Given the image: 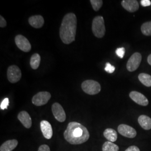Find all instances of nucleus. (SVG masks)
<instances>
[{
  "label": "nucleus",
  "mask_w": 151,
  "mask_h": 151,
  "mask_svg": "<svg viewBox=\"0 0 151 151\" xmlns=\"http://www.w3.org/2000/svg\"><path fill=\"white\" fill-rule=\"evenodd\" d=\"M64 137L71 145H81L89 139L90 133L85 126L73 122L68 124L64 132Z\"/></svg>",
  "instance_id": "obj_1"
},
{
  "label": "nucleus",
  "mask_w": 151,
  "mask_h": 151,
  "mask_svg": "<svg viewBox=\"0 0 151 151\" xmlns=\"http://www.w3.org/2000/svg\"><path fill=\"white\" fill-rule=\"evenodd\" d=\"M77 22V17L73 13H68L64 16L60 27V36L65 44H70L75 40Z\"/></svg>",
  "instance_id": "obj_2"
},
{
  "label": "nucleus",
  "mask_w": 151,
  "mask_h": 151,
  "mask_svg": "<svg viewBox=\"0 0 151 151\" xmlns=\"http://www.w3.org/2000/svg\"><path fill=\"white\" fill-rule=\"evenodd\" d=\"M92 30L93 35L97 38H101L104 36L106 29L103 16H97L93 19L92 24Z\"/></svg>",
  "instance_id": "obj_3"
},
{
  "label": "nucleus",
  "mask_w": 151,
  "mask_h": 151,
  "mask_svg": "<svg viewBox=\"0 0 151 151\" xmlns=\"http://www.w3.org/2000/svg\"><path fill=\"white\" fill-rule=\"evenodd\" d=\"M81 87L83 91L90 95H96L101 91V86L97 81L88 80L82 82Z\"/></svg>",
  "instance_id": "obj_4"
},
{
  "label": "nucleus",
  "mask_w": 151,
  "mask_h": 151,
  "mask_svg": "<svg viewBox=\"0 0 151 151\" xmlns=\"http://www.w3.org/2000/svg\"><path fill=\"white\" fill-rule=\"evenodd\" d=\"M50 97L51 95L48 92H39L32 97V103L36 106H40L47 104Z\"/></svg>",
  "instance_id": "obj_5"
},
{
  "label": "nucleus",
  "mask_w": 151,
  "mask_h": 151,
  "mask_svg": "<svg viewBox=\"0 0 151 151\" xmlns=\"http://www.w3.org/2000/svg\"><path fill=\"white\" fill-rule=\"evenodd\" d=\"M7 75L9 81L11 83H14L20 80L22 77V72L19 67L12 65L8 68Z\"/></svg>",
  "instance_id": "obj_6"
},
{
  "label": "nucleus",
  "mask_w": 151,
  "mask_h": 151,
  "mask_svg": "<svg viewBox=\"0 0 151 151\" xmlns=\"http://www.w3.org/2000/svg\"><path fill=\"white\" fill-rule=\"evenodd\" d=\"M142 61V55L139 53L136 52L133 54L128 60L127 64V70L133 72L138 69Z\"/></svg>",
  "instance_id": "obj_7"
},
{
  "label": "nucleus",
  "mask_w": 151,
  "mask_h": 151,
  "mask_svg": "<svg viewBox=\"0 0 151 151\" xmlns=\"http://www.w3.org/2000/svg\"><path fill=\"white\" fill-rule=\"evenodd\" d=\"M15 41L17 47L22 51L28 52L31 50V44L27 38H25L23 35H17L15 38Z\"/></svg>",
  "instance_id": "obj_8"
},
{
  "label": "nucleus",
  "mask_w": 151,
  "mask_h": 151,
  "mask_svg": "<svg viewBox=\"0 0 151 151\" xmlns=\"http://www.w3.org/2000/svg\"><path fill=\"white\" fill-rule=\"evenodd\" d=\"M52 113L54 118L60 122H64L66 118V115L63 107L59 103H55L52 107Z\"/></svg>",
  "instance_id": "obj_9"
},
{
  "label": "nucleus",
  "mask_w": 151,
  "mask_h": 151,
  "mask_svg": "<svg viewBox=\"0 0 151 151\" xmlns=\"http://www.w3.org/2000/svg\"><path fill=\"white\" fill-rule=\"evenodd\" d=\"M118 130L119 133L125 137L133 138L137 135V132L133 128L126 124L119 125Z\"/></svg>",
  "instance_id": "obj_10"
},
{
  "label": "nucleus",
  "mask_w": 151,
  "mask_h": 151,
  "mask_svg": "<svg viewBox=\"0 0 151 151\" xmlns=\"http://www.w3.org/2000/svg\"><path fill=\"white\" fill-rule=\"evenodd\" d=\"M129 97L133 101L139 105L145 106L148 104V100L147 97L139 92H130Z\"/></svg>",
  "instance_id": "obj_11"
},
{
  "label": "nucleus",
  "mask_w": 151,
  "mask_h": 151,
  "mask_svg": "<svg viewBox=\"0 0 151 151\" xmlns=\"http://www.w3.org/2000/svg\"><path fill=\"white\" fill-rule=\"evenodd\" d=\"M40 129L44 137L50 139L53 136V129L51 124L47 120H42L40 122Z\"/></svg>",
  "instance_id": "obj_12"
},
{
  "label": "nucleus",
  "mask_w": 151,
  "mask_h": 151,
  "mask_svg": "<svg viewBox=\"0 0 151 151\" xmlns=\"http://www.w3.org/2000/svg\"><path fill=\"white\" fill-rule=\"evenodd\" d=\"M17 118L20 121L24 127L26 128H30L32 125V120L30 116L27 112L22 111L17 115Z\"/></svg>",
  "instance_id": "obj_13"
},
{
  "label": "nucleus",
  "mask_w": 151,
  "mask_h": 151,
  "mask_svg": "<svg viewBox=\"0 0 151 151\" xmlns=\"http://www.w3.org/2000/svg\"><path fill=\"white\" fill-rule=\"evenodd\" d=\"M122 5L127 11L133 12L139 9V4L135 0H123L122 1Z\"/></svg>",
  "instance_id": "obj_14"
},
{
  "label": "nucleus",
  "mask_w": 151,
  "mask_h": 151,
  "mask_svg": "<svg viewBox=\"0 0 151 151\" xmlns=\"http://www.w3.org/2000/svg\"><path fill=\"white\" fill-rule=\"evenodd\" d=\"M29 23L32 27L38 29L43 26L44 20L41 15H34L29 19Z\"/></svg>",
  "instance_id": "obj_15"
},
{
  "label": "nucleus",
  "mask_w": 151,
  "mask_h": 151,
  "mask_svg": "<svg viewBox=\"0 0 151 151\" xmlns=\"http://www.w3.org/2000/svg\"><path fill=\"white\" fill-rule=\"evenodd\" d=\"M18 145V141L16 139H12L6 141L0 147V151H13Z\"/></svg>",
  "instance_id": "obj_16"
},
{
  "label": "nucleus",
  "mask_w": 151,
  "mask_h": 151,
  "mask_svg": "<svg viewBox=\"0 0 151 151\" xmlns=\"http://www.w3.org/2000/svg\"><path fill=\"white\" fill-rule=\"evenodd\" d=\"M138 121L143 129L145 130L151 129V118L149 116L145 115H142L139 116Z\"/></svg>",
  "instance_id": "obj_17"
},
{
  "label": "nucleus",
  "mask_w": 151,
  "mask_h": 151,
  "mask_svg": "<svg viewBox=\"0 0 151 151\" xmlns=\"http://www.w3.org/2000/svg\"><path fill=\"white\" fill-rule=\"evenodd\" d=\"M104 136L109 141L114 142L117 140L118 134L115 130L112 128H108L105 130L104 132Z\"/></svg>",
  "instance_id": "obj_18"
},
{
  "label": "nucleus",
  "mask_w": 151,
  "mask_h": 151,
  "mask_svg": "<svg viewBox=\"0 0 151 151\" xmlns=\"http://www.w3.org/2000/svg\"><path fill=\"white\" fill-rule=\"evenodd\" d=\"M40 60H41L40 56L38 53H35L31 57L30 63L31 67L33 70H37L38 68L40 63Z\"/></svg>",
  "instance_id": "obj_19"
},
{
  "label": "nucleus",
  "mask_w": 151,
  "mask_h": 151,
  "mask_svg": "<svg viewBox=\"0 0 151 151\" xmlns=\"http://www.w3.org/2000/svg\"><path fill=\"white\" fill-rule=\"evenodd\" d=\"M138 79L140 82L147 87L151 86V76L142 73L138 76Z\"/></svg>",
  "instance_id": "obj_20"
},
{
  "label": "nucleus",
  "mask_w": 151,
  "mask_h": 151,
  "mask_svg": "<svg viewBox=\"0 0 151 151\" xmlns=\"http://www.w3.org/2000/svg\"><path fill=\"white\" fill-rule=\"evenodd\" d=\"M103 151H119V148L116 145L114 144L113 142L108 141L105 142L102 147Z\"/></svg>",
  "instance_id": "obj_21"
},
{
  "label": "nucleus",
  "mask_w": 151,
  "mask_h": 151,
  "mask_svg": "<svg viewBox=\"0 0 151 151\" xmlns=\"http://www.w3.org/2000/svg\"><path fill=\"white\" fill-rule=\"evenodd\" d=\"M141 32L146 36H151V21L143 24L141 27Z\"/></svg>",
  "instance_id": "obj_22"
},
{
  "label": "nucleus",
  "mask_w": 151,
  "mask_h": 151,
  "mask_svg": "<svg viewBox=\"0 0 151 151\" xmlns=\"http://www.w3.org/2000/svg\"><path fill=\"white\" fill-rule=\"evenodd\" d=\"M90 2L91 4L93 9L95 11H99L101 7L103 4L102 0H91Z\"/></svg>",
  "instance_id": "obj_23"
},
{
  "label": "nucleus",
  "mask_w": 151,
  "mask_h": 151,
  "mask_svg": "<svg viewBox=\"0 0 151 151\" xmlns=\"http://www.w3.org/2000/svg\"><path fill=\"white\" fill-rule=\"evenodd\" d=\"M115 67L111 65L110 63H106V66L105 68V70L108 72L109 73H112L115 71Z\"/></svg>",
  "instance_id": "obj_24"
},
{
  "label": "nucleus",
  "mask_w": 151,
  "mask_h": 151,
  "mask_svg": "<svg viewBox=\"0 0 151 151\" xmlns=\"http://www.w3.org/2000/svg\"><path fill=\"white\" fill-rule=\"evenodd\" d=\"M125 52V50L124 47L118 48L116 49V50L115 51V53L116 55L120 58H123L124 57Z\"/></svg>",
  "instance_id": "obj_25"
},
{
  "label": "nucleus",
  "mask_w": 151,
  "mask_h": 151,
  "mask_svg": "<svg viewBox=\"0 0 151 151\" xmlns=\"http://www.w3.org/2000/svg\"><path fill=\"white\" fill-rule=\"evenodd\" d=\"M9 104V100L8 98H5L1 103L0 108L1 110H5L7 109V107Z\"/></svg>",
  "instance_id": "obj_26"
},
{
  "label": "nucleus",
  "mask_w": 151,
  "mask_h": 151,
  "mask_svg": "<svg viewBox=\"0 0 151 151\" xmlns=\"http://www.w3.org/2000/svg\"><path fill=\"white\" fill-rule=\"evenodd\" d=\"M38 151H50V150L48 146L46 145H43L39 147Z\"/></svg>",
  "instance_id": "obj_27"
},
{
  "label": "nucleus",
  "mask_w": 151,
  "mask_h": 151,
  "mask_svg": "<svg viewBox=\"0 0 151 151\" xmlns=\"http://www.w3.org/2000/svg\"><path fill=\"white\" fill-rule=\"evenodd\" d=\"M140 4L143 7H147L151 6V2L150 0H142L140 1Z\"/></svg>",
  "instance_id": "obj_28"
},
{
  "label": "nucleus",
  "mask_w": 151,
  "mask_h": 151,
  "mask_svg": "<svg viewBox=\"0 0 151 151\" xmlns=\"http://www.w3.org/2000/svg\"><path fill=\"white\" fill-rule=\"evenodd\" d=\"M6 22L5 19L2 17V16H0V27H5L6 26Z\"/></svg>",
  "instance_id": "obj_29"
},
{
  "label": "nucleus",
  "mask_w": 151,
  "mask_h": 151,
  "mask_svg": "<svg viewBox=\"0 0 151 151\" xmlns=\"http://www.w3.org/2000/svg\"><path fill=\"white\" fill-rule=\"evenodd\" d=\"M125 151H140V150L137 146H130Z\"/></svg>",
  "instance_id": "obj_30"
},
{
  "label": "nucleus",
  "mask_w": 151,
  "mask_h": 151,
  "mask_svg": "<svg viewBox=\"0 0 151 151\" xmlns=\"http://www.w3.org/2000/svg\"><path fill=\"white\" fill-rule=\"evenodd\" d=\"M147 62L148 63V64L151 65V54L149 55V56L147 58Z\"/></svg>",
  "instance_id": "obj_31"
}]
</instances>
